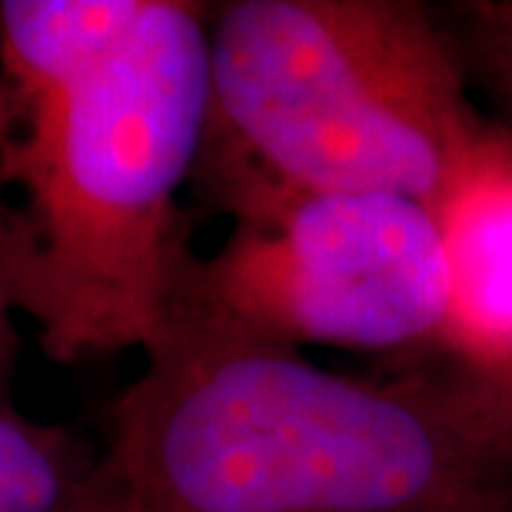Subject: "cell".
<instances>
[{"instance_id": "obj_1", "label": "cell", "mask_w": 512, "mask_h": 512, "mask_svg": "<svg viewBox=\"0 0 512 512\" xmlns=\"http://www.w3.org/2000/svg\"><path fill=\"white\" fill-rule=\"evenodd\" d=\"M207 80L200 4H0V290L50 360L147 353L167 330Z\"/></svg>"}, {"instance_id": "obj_2", "label": "cell", "mask_w": 512, "mask_h": 512, "mask_svg": "<svg viewBox=\"0 0 512 512\" xmlns=\"http://www.w3.org/2000/svg\"><path fill=\"white\" fill-rule=\"evenodd\" d=\"M60 512H512V459L433 376L363 383L170 323Z\"/></svg>"}, {"instance_id": "obj_3", "label": "cell", "mask_w": 512, "mask_h": 512, "mask_svg": "<svg viewBox=\"0 0 512 512\" xmlns=\"http://www.w3.org/2000/svg\"><path fill=\"white\" fill-rule=\"evenodd\" d=\"M469 94L446 24L416 0H230L210 14L190 187L233 223L330 193L436 210L493 127Z\"/></svg>"}, {"instance_id": "obj_4", "label": "cell", "mask_w": 512, "mask_h": 512, "mask_svg": "<svg viewBox=\"0 0 512 512\" xmlns=\"http://www.w3.org/2000/svg\"><path fill=\"white\" fill-rule=\"evenodd\" d=\"M449 273L436 213L393 193L303 197L237 220L210 256L190 253L170 323L300 350L439 343Z\"/></svg>"}, {"instance_id": "obj_5", "label": "cell", "mask_w": 512, "mask_h": 512, "mask_svg": "<svg viewBox=\"0 0 512 512\" xmlns=\"http://www.w3.org/2000/svg\"><path fill=\"white\" fill-rule=\"evenodd\" d=\"M443 233L449 313L443 346L456 363H512V133L493 120L483 147L433 210Z\"/></svg>"}, {"instance_id": "obj_6", "label": "cell", "mask_w": 512, "mask_h": 512, "mask_svg": "<svg viewBox=\"0 0 512 512\" xmlns=\"http://www.w3.org/2000/svg\"><path fill=\"white\" fill-rule=\"evenodd\" d=\"M87 466L70 439L0 403V512H60Z\"/></svg>"}, {"instance_id": "obj_7", "label": "cell", "mask_w": 512, "mask_h": 512, "mask_svg": "<svg viewBox=\"0 0 512 512\" xmlns=\"http://www.w3.org/2000/svg\"><path fill=\"white\" fill-rule=\"evenodd\" d=\"M439 20L453 37L469 84L493 100L496 124L512 133V0H469Z\"/></svg>"}, {"instance_id": "obj_8", "label": "cell", "mask_w": 512, "mask_h": 512, "mask_svg": "<svg viewBox=\"0 0 512 512\" xmlns=\"http://www.w3.org/2000/svg\"><path fill=\"white\" fill-rule=\"evenodd\" d=\"M443 396L456 406V413L486 439L512 459V363L493 366V370H473L456 363V370L433 376Z\"/></svg>"}, {"instance_id": "obj_9", "label": "cell", "mask_w": 512, "mask_h": 512, "mask_svg": "<svg viewBox=\"0 0 512 512\" xmlns=\"http://www.w3.org/2000/svg\"><path fill=\"white\" fill-rule=\"evenodd\" d=\"M10 303L0 290V403H4V383L10 373V356H14V330H10Z\"/></svg>"}]
</instances>
